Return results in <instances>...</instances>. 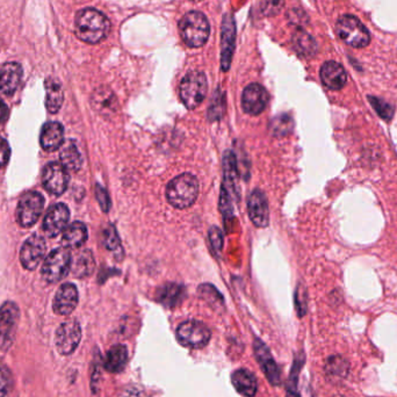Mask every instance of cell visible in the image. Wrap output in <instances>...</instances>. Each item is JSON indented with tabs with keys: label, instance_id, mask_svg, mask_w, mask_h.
Listing matches in <instances>:
<instances>
[{
	"label": "cell",
	"instance_id": "6da1fadb",
	"mask_svg": "<svg viewBox=\"0 0 397 397\" xmlns=\"http://www.w3.org/2000/svg\"><path fill=\"white\" fill-rule=\"evenodd\" d=\"M76 34L82 41L88 43H98L102 41L110 29L107 16L95 9H84L76 16Z\"/></svg>",
	"mask_w": 397,
	"mask_h": 397
},
{
	"label": "cell",
	"instance_id": "7a4b0ae2",
	"mask_svg": "<svg viewBox=\"0 0 397 397\" xmlns=\"http://www.w3.org/2000/svg\"><path fill=\"white\" fill-rule=\"evenodd\" d=\"M198 180L191 174L176 176L167 184L166 198L176 209H186L196 203L198 196Z\"/></svg>",
	"mask_w": 397,
	"mask_h": 397
},
{
	"label": "cell",
	"instance_id": "3957f363",
	"mask_svg": "<svg viewBox=\"0 0 397 397\" xmlns=\"http://www.w3.org/2000/svg\"><path fill=\"white\" fill-rule=\"evenodd\" d=\"M180 34L184 42L192 48L202 47L209 38V22L201 12L187 13L179 23Z\"/></svg>",
	"mask_w": 397,
	"mask_h": 397
},
{
	"label": "cell",
	"instance_id": "277c9868",
	"mask_svg": "<svg viewBox=\"0 0 397 397\" xmlns=\"http://www.w3.org/2000/svg\"><path fill=\"white\" fill-rule=\"evenodd\" d=\"M208 91V83L203 73L191 71L180 83V99L187 110H196L205 100Z\"/></svg>",
	"mask_w": 397,
	"mask_h": 397
},
{
	"label": "cell",
	"instance_id": "5b68a950",
	"mask_svg": "<svg viewBox=\"0 0 397 397\" xmlns=\"http://www.w3.org/2000/svg\"><path fill=\"white\" fill-rule=\"evenodd\" d=\"M338 36L347 46L353 48H365L371 42V34L363 22L353 16H343L336 23Z\"/></svg>",
	"mask_w": 397,
	"mask_h": 397
},
{
	"label": "cell",
	"instance_id": "8992f818",
	"mask_svg": "<svg viewBox=\"0 0 397 397\" xmlns=\"http://www.w3.org/2000/svg\"><path fill=\"white\" fill-rule=\"evenodd\" d=\"M71 253L64 246L53 250L42 266V277L48 284H55L63 280L71 268Z\"/></svg>",
	"mask_w": 397,
	"mask_h": 397
},
{
	"label": "cell",
	"instance_id": "52a82bcc",
	"mask_svg": "<svg viewBox=\"0 0 397 397\" xmlns=\"http://www.w3.org/2000/svg\"><path fill=\"white\" fill-rule=\"evenodd\" d=\"M176 339L187 349H202L211 341V334L207 325L196 319L183 322L176 328Z\"/></svg>",
	"mask_w": 397,
	"mask_h": 397
},
{
	"label": "cell",
	"instance_id": "ba28073f",
	"mask_svg": "<svg viewBox=\"0 0 397 397\" xmlns=\"http://www.w3.org/2000/svg\"><path fill=\"white\" fill-rule=\"evenodd\" d=\"M43 208L44 198L40 193H26L25 196L20 198L18 211H16V218L20 226L23 228L34 226L41 216Z\"/></svg>",
	"mask_w": 397,
	"mask_h": 397
},
{
	"label": "cell",
	"instance_id": "9c48e42d",
	"mask_svg": "<svg viewBox=\"0 0 397 397\" xmlns=\"http://www.w3.org/2000/svg\"><path fill=\"white\" fill-rule=\"evenodd\" d=\"M82 339V328L76 319H69L60 325L55 336L56 349L60 354L70 356L76 351Z\"/></svg>",
	"mask_w": 397,
	"mask_h": 397
},
{
	"label": "cell",
	"instance_id": "30bf717a",
	"mask_svg": "<svg viewBox=\"0 0 397 397\" xmlns=\"http://www.w3.org/2000/svg\"><path fill=\"white\" fill-rule=\"evenodd\" d=\"M19 319V308L16 303L7 301L0 308V349L7 350L12 345L16 324Z\"/></svg>",
	"mask_w": 397,
	"mask_h": 397
},
{
	"label": "cell",
	"instance_id": "8fae6325",
	"mask_svg": "<svg viewBox=\"0 0 397 397\" xmlns=\"http://www.w3.org/2000/svg\"><path fill=\"white\" fill-rule=\"evenodd\" d=\"M44 189L54 196H62L69 185V174L60 163H49L42 174Z\"/></svg>",
	"mask_w": 397,
	"mask_h": 397
},
{
	"label": "cell",
	"instance_id": "7c38bea8",
	"mask_svg": "<svg viewBox=\"0 0 397 397\" xmlns=\"http://www.w3.org/2000/svg\"><path fill=\"white\" fill-rule=\"evenodd\" d=\"M47 245L43 237L33 235L26 240L20 251V262L29 271L38 268L46 255Z\"/></svg>",
	"mask_w": 397,
	"mask_h": 397
},
{
	"label": "cell",
	"instance_id": "4fadbf2b",
	"mask_svg": "<svg viewBox=\"0 0 397 397\" xmlns=\"http://www.w3.org/2000/svg\"><path fill=\"white\" fill-rule=\"evenodd\" d=\"M253 351L255 356L258 361L260 369L265 376L272 386H279L281 383V373L279 366L275 363V358L272 356L271 351L260 339L255 338L253 342Z\"/></svg>",
	"mask_w": 397,
	"mask_h": 397
},
{
	"label": "cell",
	"instance_id": "5bb4252c",
	"mask_svg": "<svg viewBox=\"0 0 397 397\" xmlns=\"http://www.w3.org/2000/svg\"><path fill=\"white\" fill-rule=\"evenodd\" d=\"M91 106L100 117L112 119L119 110V101L110 88L100 86L92 93Z\"/></svg>",
	"mask_w": 397,
	"mask_h": 397
},
{
	"label": "cell",
	"instance_id": "9a60e30c",
	"mask_svg": "<svg viewBox=\"0 0 397 397\" xmlns=\"http://www.w3.org/2000/svg\"><path fill=\"white\" fill-rule=\"evenodd\" d=\"M268 93L259 84H250L246 86L242 95V107L245 113L250 115H259L264 112L268 106Z\"/></svg>",
	"mask_w": 397,
	"mask_h": 397
},
{
	"label": "cell",
	"instance_id": "2e32d148",
	"mask_svg": "<svg viewBox=\"0 0 397 397\" xmlns=\"http://www.w3.org/2000/svg\"><path fill=\"white\" fill-rule=\"evenodd\" d=\"M249 218L257 228H266L270 222L268 198L260 189H255L248 198Z\"/></svg>",
	"mask_w": 397,
	"mask_h": 397
},
{
	"label": "cell",
	"instance_id": "e0dca14e",
	"mask_svg": "<svg viewBox=\"0 0 397 397\" xmlns=\"http://www.w3.org/2000/svg\"><path fill=\"white\" fill-rule=\"evenodd\" d=\"M70 218V211L64 203L53 206L43 220V231L48 237L54 238L64 231Z\"/></svg>",
	"mask_w": 397,
	"mask_h": 397
},
{
	"label": "cell",
	"instance_id": "ac0fdd59",
	"mask_svg": "<svg viewBox=\"0 0 397 397\" xmlns=\"http://www.w3.org/2000/svg\"><path fill=\"white\" fill-rule=\"evenodd\" d=\"M322 83L325 88L332 91H339L344 86L346 85L347 73L343 65L329 60L322 65L319 71Z\"/></svg>",
	"mask_w": 397,
	"mask_h": 397
},
{
	"label": "cell",
	"instance_id": "d6986e66",
	"mask_svg": "<svg viewBox=\"0 0 397 397\" xmlns=\"http://www.w3.org/2000/svg\"><path fill=\"white\" fill-rule=\"evenodd\" d=\"M78 305V290L73 284H64L57 290L54 312L57 315H70Z\"/></svg>",
	"mask_w": 397,
	"mask_h": 397
},
{
	"label": "cell",
	"instance_id": "ffe728a7",
	"mask_svg": "<svg viewBox=\"0 0 397 397\" xmlns=\"http://www.w3.org/2000/svg\"><path fill=\"white\" fill-rule=\"evenodd\" d=\"M235 36L236 28L233 16H226L222 25V70L228 71L231 68V58L235 51Z\"/></svg>",
	"mask_w": 397,
	"mask_h": 397
},
{
	"label": "cell",
	"instance_id": "44dd1931",
	"mask_svg": "<svg viewBox=\"0 0 397 397\" xmlns=\"http://www.w3.org/2000/svg\"><path fill=\"white\" fill-rule=\"evenodd\" d=\"M22 79V68L19 63L11 62L0 69V92L5 95H14Z\"/></svg>",
	"mask_w": 397,
	"mask_h": 397
},
{
	"label": "cell",
	"instance_id": "7402d4cb",
	"mask_svg": "<svg viewBox=\"0 0 397 397\" xmlns=\"http://www.w3.org/2000/svg\"><path fill=\"white\" fill-rule=\"evenodd\" d=\"M40 142L46 152H55L64 143V128L60 122H48L42 127Z\"/></svg>",
	"mask_w": 397,
	"mask_h": 397
},
{
	"label": "cell",
	"instance_id": "603a6c76",
	"mask_svg": "<svg viewBox=\"0 0 397 397\" xmlns=\"http://www.w3.org/2000/svg\"><path fill=\"white\" fill-rule=\"evenodd\" d=\"M231 383L240 395L245 397H253L257 394L258 382L255 374L249 369H240L231 374Z\"/></svg>",
	"mask_w": 397,
	"mask_h": 397
},
{
	"label": "cell",
	"instance_id": "cb8c5ba5",
	"mask_svg": "<svg viewBox=\"0 0 397 397\" xmlns=\"http://www.w3.org/2000/svg\"><path fill=\"white\" fill-rule=\"evenodd\" d=\"M88 240V228L82 222H73L66 227L62 236V244L66 249H77Z\"/></svg>",
	"mask_w": 397,
	"mask_h": 397
},
{
	"label": "cell",
	"instance_id": "d4e9b609",
	"mask_svg": "<svg viewBox=\"0 0 397 397\" xmlns=\"http://www.w3.org/2000/svg\"><path fill=\"white\" fill-rule=\"evenodd\" d=\"M185 297V288L181 285L166 284L162 286L156 293L157 302L166 308H174L183 302Z\"/></svg>",
	"mask_w": 397,
	"mask_h": 397
},
{
	"label": "cell",
	"instance_id": "484cf974",
	"mask_svg": "<svg viewBox=\"0 0 397 397\" xmlns=\"http://www.w3.org/2000/svg\"><path fill=\"white\" fill-rule=\"evenodd\" d=\"M128 363V350L125 345H114L105 356L104 367L110 373H121Z\"/></svg>",
	"mask_w": 397,
	"mask_h": 397
},
{
	"label": "cell",
	"instance_id": "4316f807",
	"mask_svg": "<svg viewBox=\"0 0 397 397\" xmlns=\"http://www.w3.org/2000/svg\"><path fill=\"white\" fill-rule=\"evenodd\" d=\"M46 86V106L49 113H57L62 107L64 100L63 88L60 85V83L56 78L49 77L44 83Z\"/></svg>",
	"mask_w": 397,
	"mask_h": 397
},
{
	"label": "cell",
	"instance_id": "83f0119b",
	"mask_svg": "<svg viewBox=\"0 0 397 397\" xmlns=\"http://www.w3.org/2000/svg\"><path fill=\"white\" fill-rule=\"evenodd\" d=\"M60 164L63 165L66 170L73 172L80 170L83 165L82 154L79 152L76 143H73V141H68L60 147Z\"/></svg>",
	"mask_w": 397,
	"mask_h": 397
},
{
	"label": "cell",
	"instance_id": "f1b7e54d",
	"mask_svg": "<svg viewBox=\"0 0 397 397\" xmlns=\"http://www.w3.org/2000/svg\"><path fill=\"white\" fill-rule=\"evenodd\" d=\"M324 373L331 381H342L350 373V364L343 356H330L325 361Z\"/></svg>",
	"mask_w": 397,
	"mask_h": 397
},
{
	"label": "cell",
	"instance_id": "f546056e",
	"mask_svg": "<svg viewBox=\"0 0 397 397\" xmlns=\"http://www.w3.org/2000/svg\"><path fill=\"white\" fill-rule=\"evenodd\" d=\"M95 262L90 250H84L79 253L73 264V272L75 277H86L95 271Z\"/></svg>",
	"mask_w": 397,
	"mask_h": 397
},
{
	"label": "cell",
	"instance_id": "4dcf8cb0",
	"mask_svg": "<svg viewBox=\"0 0 397 397\" xmlns=\"http://www.w3.org/2000/svg\"><path fill=\"white\" fill-rule=\"evenodd\" d=\"M293 44L295 51L301 56L312 57L317 53V43L315 40L308 33L301 31V29L297 33H294Z\"/></svg>",
	"mask_w": 397,
	"mask_h": 397
},
{
	"label": "cell",
	"instance_id": "1f68e13d",
	"mask_svg": "<svg viewBox=\"0 0 397 397\" xmlns=\"http://www.w3.org/2000/svg\"><path fill=\"white\" fill-rule=\"evenodd\" d=\"M223 169L224 185H227L228 191H235L237 181V164L236 157L233 152H227L224 154Z\"/></svg>",
	"mask_w": 397,
	"mask_h": 397
},
{
	"label": "cell",
	"instance_id": "d6a6232c",
	"mask_svg": "<svg viewBox=\"0 0 397 397\" xmlns=\"http://www.w3.org/2000/svg\"><path fill=\"white\" fill-rule=\"evenodd\" d=\"M198 292L201 295L202 299L208 303L209 306L214 307L215 309L224 306L223 297L213 285H201L198 287Z\"/></svg>",
	"mask_w": 397,
	"mask_h": 397
},
{
	"label": "cell",
	"instance_id": "836d02e7",
	"mask_svg": "<svg viewBox=\"0 0 397 397\" xmlns=\"http://www.w3.org/2000/svg\"><path fill=\"white\" fill-rule=\"evenodd\" d=\"M369 102L372 105L375 112L378 113L379 117L383 119V120L389 121L394 117L395 108L393 105L389 104L383 99L376 98V97H369Z\"/></svg>",
	"mask_w": 397,
	"mask_h": 397
},
{
	"label": "cell",
	"instance_id": "e575fe53",
	"mask_svg": "<svg viewBox=\"0 0 397 397\" xmlns=\"http://www.w3.org/2000/svg\"><path fill=\"white\" fill-rule=\"evenodd\" d=\"M270 128H271L272 135L284 136L292 130L293 122H292V119L290 117L281 115V117L272 121Z\"/></svg>",
	"mask_w": 397,
	"mask_h": 397
},
{
	"label": "cell",
	"instance_id": "d590c367",
	"mask_svg": "<svg viewBox=\"0 0 397 397\" xmlns=\"http://www.w3.org/2000/svg\"><path fill=\"white\" fill-rule=\"evenodd\" d=\"M12 382V374H11L10 369L5 366H0V397L10 396Z\"/></svg>",
	"mask_w": 397,
	"mask_h": 397
},
{
	"label": "cell",
	"instance_id": "8d00e7d4",
	"mask_svg": "<svg viewBox=\"0 0 397 397\" xmlns=\"http://www.w3.org/2000/svg\"><path fill=\"white\" fill-rule=\"evenodd\" d=\"M284 3V0H260V12L266 16H277Z\"/></svg>",
	"mask_w": 397,
	"mask_h": 397
},
{
	"label": "cell",
	"instance_id": "74e56055",
	"mask_svg": "<svg viewBox=\"0 0 397 397\" xmlns=\"http://www.w3.org/2000/svg\"><path fill=\"white\" fill-rule=\"evenodd\" d=\"M209 240H211V248L215 250V253H220L223 248V233L220 228L213 227L208 231Z\"/></svg>",
	"mask_w": 397,
	"mask_h": 397
},
{
	"label": "cell",
	"instance_id": "f35d334b",
	"mask_svg": "<svg viewBox=\"0 0 397 397\" xmlns=\"http://www.w3.org/2000/svg\"><path fill=\"white\" fill-rule=\"evenodd\" d=\"M104 240L105 245H106L108 250H117V248H119V245H120V240H119L117 231L114 229L113 226H110L105 231Z\"/></svg>",
	"mask_w": 397,
	"mask_h": 397
},
{
	"label": "cell",
	"instance_id": "ab89813d",
	"mask_svg": "<svg viewBox=\"0 0 397 397\" xmlns=\"http://www.w3.org/2000/svg\"><path fill=\"white\" fill-rule=\"evenodd\" d=\"M95 196H97V198H98L99 205H100L102 211H110V196H108L107 192L105 191L104 187H101L100 185H97V187H95Z\"/></svg>",
	"mask_w": 397,
	"mask_h": 397
},
{
	"label": "cell",
	"instance_id": "60d3db41",
	"mask_svg": "<svg viewBox=\"0 0 397 397\" xmlns=\"http://www.w3.org/2000/svg\"><path fill=\"white\" fill-rule=\"evenodd\" d=\"M295 303H297V312H299L300 317L305 316L307 312V297L306 290H301V286L297 292V297H295Z\"/></svg>",
	"mask_w": 397,
	"mask_h": 397
},
{
	"label": "cell",
	"instance_id": "b9f144b4",
	"mask_svg": "<svg viewBox=\"0 0 397 397\" xmlns=\"http://www.w3.org/2000/svg\"><path fill=\"white\" fill-rule=\"evenodd\" d=\"M11 149L6 139L0 137V167L5 166L10 159Z\"/></svg>",
	"mask_w": 397,
	"mask_h": 397
},
{
	"label": "cell",
	"instance_id": "7bdbcfd3",
	"mask_svg": "<svg viewBox=\"0 0 397 397\" xmlns=\"http://www.w3.org/2000/svg\"><path fill=\"white\" fill-rule=\"evenodd\" d=\"M7 117H9V108H7L6 104L0 99V126L5 123Z\"/></svg>",
	"mask_w": 397,
	"mask_h": 397
},
{
	"label": "cell",
	"instance_id": "ee69618b",
	"mask_svg": "<svg viewBox=\"0 0 397 397\" xmlns=\"http://www.w3.org/2000/svg\"><path fill=\"white\" fill-rule=\"evenodd\" d=\"M332 397H344V396H342V395H334V396Z\"/></svg>",
	"mask_w": 397,
	"mask_h": 397
}]
</instances>
